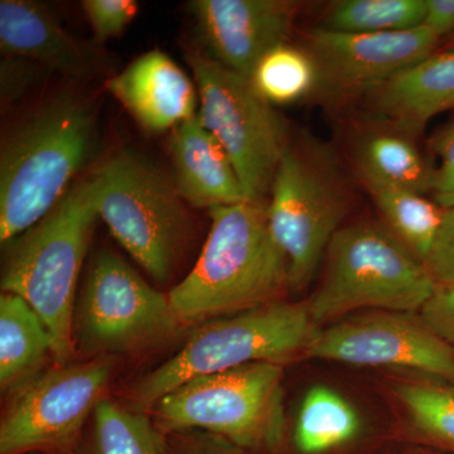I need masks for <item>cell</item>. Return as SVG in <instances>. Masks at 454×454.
<instances>
[{"label":"cell","mask_w":454,"mask_h":454,"mask_svg":"<svg viewBox=\"0 0 454 454\" xmlns=\"http://www.w3.org/2000/svg\"><path fill=\"white\" fill-rule=\"evenodd\" d=\"M426 0H345L337 3L321 28L343 33L411 31L422 27Z\"/></svg>","instance_id":"obj_24"},{"label":"cell","mask_w":454,"mask_h":454,"mask_svg":"<svg viewBox=\"0 0 454 454\" xmlns=\"http://www.w3.org/2000/svg\"><path fill=\"white\" fill-rule=\"evenodd\" d=\"M423 26L438 38L454 33V0H426Z\"/></svg>","instance_id":"obj_32"},{"label":"cell","mask_w":454,"mask_h":454,"mask_svg":"<svg viewBox=\"0 0 454 454\" xmlns=\"http://www.w3.org/2000/svg\"><path fill=\"white\" fill-rule=\"evenodd\" d=\"M419 317L430 331L454 348V288H438Z\"/></svg>","instance_id":"obj_30"},{"label":"cell","mask_w":454,"mask_h":454,"mask_svg":"<svg viewBox=\"0 0 454 454\" xmlns=\"http://www.w3.org/2000/svg\"><path fill=\"white\" fill-rule=\"evenodd\" d=\"M444 51H454V33L450 37V41L447 42L446 47H444Z\"/></svg>","instance_id":"obj_33"},{"label":"cell","mask_w":454,"mask_h":454,"mask_svg":"<svg viewBox=\"0 0 454 454\" xmlns=\"http://www.w3.org/2000/svg\"><path fill=\"white\" fill-rule=\"evenodd\" d=\"M360 418L345 397L325 387L307 393L295 424L294 439L304 454H319L351 441L360 430Z\"/></svg>","instance_id":"obj_21"},{"label":"cell","mask_w":454,"mask_h":454,"mask_svg":"<svg viewBox=\"0 0 454 454\" xmlns=\"http://www.w3.org/2000/svg\"><path fill=\"white\" fill-rule=\"evenodd\" d=\"M393 234L424 262L443 221L444 208L422 193L365 184Z\"/></svg>","instance_id":"obj_23"},{"label":"cell","mask_w":454,"mask_h":454,"mask_svg":"<svg viewBox=\"0 0 454 454\" xmlns=\"http://www.w3.org/2000/svg\"><path fill=\"white\" fill-rule=\"evenodd\" d=\"M367 97L405 133L422 130L430 119L454 109V51L433 53Z\"/></svg>","instance_id":"obj_18"},{"label":"cell","mask_w":454,"mask_h":454,"mask_svg":"<svg viewBox=\"0 0 454 454\" xmlns=\"http://www.w3.org/2000/svg\"><path fill=\"white\" fill-rule=\"evenodd\" d=\"M190 11L215 61L249 79L264 53L286 41L300 11L289 0H195Z\"/></svg>","instance_id":"obj_14"},{"label":"cell","mask_w":454,"mask_h":454,"mask_svg":"<svg viewBox=\"0 0 454 454\" xmlns=\"http://www.w3.org/2000/svg\"><path fill=\"white\" fill-rule=\"evenodd\" d=\"M417 454H441V453L428 452V450H420V452H418Z\"/></svg>","instance_id":"obj_34"},{"label":"cell","mask_w":454,"mask_h":454,"mask_svg":"<svg viewBox=\"0 0 454 454\" xmlns=\"http://www.w3.org/2000/svg\"><path fill=\"white\" fill-rule=\"evenodd\" d=\"M356 163L365 184L426 193L433 190L434 170L408 137L373 131L358 140Z\"/></svg>","instance_id":"obj_20"},{"label":"cell","mask_w":454,"mask_h":454,"mask_svg":"<svg viewBox=\"0 0 454 454\" xmlns=\"http://www.w3.org/2000/svg\"><path fill=\"white\" fill-rule=\"evenodd\" d=\"M433 148L437 152L439 167L434 170L433 193L435 202L441 207L454 206V121L439 131L434 138Z\"/></svg>","instance_id":"obj_29"},{"label":"cell","mask_w":454,"mask_h":454,"mask_svg":"<svg viewBox=\"0 0 454 454\" xmlns=\"http://www.w3.org/2000/svg\"><path fill=\"white\" fill-rule=\"evenodd\" d=\"M247 80L270 106L295 103L319 86L318 67L309 51L288 41L264 53Z\"/></svg>","instance_id":"obj_22"},{"label":"cell","mask_w":454,"mask_h":454,"mask_svg":"<svg viewBox=\"0 0 454 454\" xmlns=\"http://www.w3.org/2000/svg\"><path fill=\"white\" fill-rule=\"evenodd\" d=\"M439 38L426 27L411 31L343 33L316 29L309 51L319 86L334 97L369 95L385 82L433 55Z\"/></svg>","instance_id":"obj_13"},{"label":"cell","mask_w":454,"mask_h":454,"mask_svg":"<svg viewBox=\"0 0 454 454\" xmlns=\"http://www.w3.org/2000/svg\"><path fill=\"white\" fill-rule=\"evenodd\" d=\"M98 217L92 178L80 179L55 208L18 236L3 269V293L20 295L52 337L57 366L74 355V297Z\"/></svg>","instance_id":"obj_3"},{"label":"cell","mask_w":454,"mask_h":454,"mask_svg":"<svg viewBox=\"0 0 454 454\" xmlns=\"http://www.w3.org/2000/svg\"><path fill=\"white\" fill-rule=\"evenodd\" d=\"M0 49L70 77H85L91 57L49 8L31 0L0 2Z\"/></svg>","instance_id":"obj_17"},{"label":"cell","mask_w":454,"mask_h":454,"mask_svg":"<svg viewBox=\"0 0 454 454\" xmlns=\"http://www.w3.org/2000/svg\"><path fill=\"white\" fill-rule=\"evenodd\" d=\"M113 363L100 357L57 366L29 381L0 426V454L64 450L103 400Z\"/></svg>","instance_id":"obj_11"},{"label":"cell","mask_w":454,"mask_h":454,"mask_svg":"<svg viewBox=\"0 0 454 454\" xmlns=\"http://www.w3.org/2000/svg\"><path fill=\"white\" fill-rule=\"evenodd\" d=\"M82 7L98 41L121 35L139 12L134 0H83Z\"/></svg>","instance_id":"obj_27"},{"label":"cell","mask_w":454,"mask_h":454,"mask_svg":"<svg viewBox=\"0 0 454 454\" xmlns=\"http://www.w3.org/2000/svg\"><path fill=\"white\" fill-rule=\"evenodd\" d=\"M396 395L423 438L454 452V385L406 382Z\"/></svg>","instance_id":"obj_25"},{"label":"cell","mask_w":454,"mask_h":454,"mask_svg":"<svg viewBox=\"0 0 454 454\" xmlns=\"http://www.w3.org/2000/svg\"><path fill=\"white\" fill-rule=\"evenodd\" d=\"M269 196V229L286 256L289 286L300 291L315 277L340 230L342 193L321 164L288 146Z\"/></svg>","instance_id":"obj_10"},{"label":"cell","mask_w":454,"mask_h":454,"mask_svg":"<svg viewBox=\"0 0 454 454\" xmlns=\"http://www.w3.org/2000/svg\"><path fill=\"white\" fill-rule=\"evenodd\" d=\"M91 454H163L151 422L103 399L94 411Z\"/></svg>","instance_id":"obj_26"},{"label":"cell","mask_w":454,"mask_h":454,"mask_svg":"<svg viewBox=\"0 0 454 454\" xmlns=\"http://www.w3.org/2000/svg\"><path fill=\"white\" fill-rule=\"evenodd\" d=\"M283 365L250 364L191 379L153 406L164 429L200 428L247 448L274 446L283 430Z\"/></svg>","instance_id":"obj_7"},{"label":"cell","mask_w":454,"mask_h":454,"mask_svg":"<svg viewBox=\"0 0 454 454\" xmlns=\"http://www.w3.org/2000/svg\"><path fill=\"white\" fill-rule=\"evenodd\" d=\"M423 264L438 288H454V206L444 208L443 221Z\"/></svg>","instance_id":"obj_28"},{"label":"cell","mask_w":454,"mask_h":454,"mask_svg":"<svg viewBox=\"0 0 454 454\" xmlns=\"http://www.w3.org/2000/svg\"><path fill=\"white\" fill-rule=\"evenodd\" d=\"M199 116L225 148L249 201L264 202L288 149L284 121L249 80L205 53L190 52Z\"/></svg>","instance_id":"obj_8"},{"label":"cell","mask_w":454,"mask_h":454,"mask_svg":"<svg viewBox=\"0 0 454 454\" xmlns=\"http://www.w3.org/2000/svg\"><path fill=\"white\" fill-rule=\"evenodd\" d=\"M181 325L168 294L155 291L112 250L95 254L77 316L85 354L145 348L175 336Z\"/></svg>","instance_id":"obj_9"},{"label":"cell","mask_w":454,"mask_h":454,"mask_svg":"<svg viewBox=\"0 0 454 454\" xmlns=\"http://www.w3.org/2000/svg\"><path fill=\"white\" fill-rule=\"evenodd\" d=\"M306 356L355 366L404 367L454 384V348L411 313H372L337 322L318 330Z\"/></svg>","instance_id":"obj_12"},{"label":"cell","mask_w":454,"mask_h":454,"mask_svg":"<svg viewBox=\"0 0 454 454\" xmlns=\"http://www.w3.org/2000/svg\"><path fill=\"white\" fill-rule=\"evenodd\" d=\"M31 66L32 62L26 59L7 56L2 65L3 100L16 97L31 82V77L35 74Z\"/></svg>","instance_id":"obj_31"},{"label":"cell","mask_w":454,"mask_h":454,"mask_svg":"<svg viewBox=\"0 0 454 454\" xmlns=\"http://www.w3.org/2000/svg\"><path fill=\"white\" fill-rule=\"evenodd\" d=\"M92 181L98 217L116 241L158 282L168 280L187 232L176 184L129 151L110 158Z\"/></svg>","instance_id":"obj_6"},{"label":"cell","mask_w":454,"mask_h":454,"mask_svg":"<svg viewBox=\"0 0 454 454\" xmlns=\"http://www.w3.org/2000/svg\"><path fill=\"white\" fill-rule=\"evenodd\" d=\"M52 337L38 313L20 295L0 297V384L14 387L35 372L47 355Z\"/></svg>","instance_id":"obj_19"},{"label":"cell","mask_w":454,"mask_h":454,"mask_svg":"<svg viewBox=\"0 0 454 454\" xmlns=\"http://www.w3.org/2000/svg\"><path fill=\"white\" fill-rule=\"evenodd\" d=\"M325 256L324 279L307 301L317 325L361 309L420 312L438 289L422 260L372 223L340 229Z\"/></svg>","instance_id":"obj_4"},{"label":"cell","mask_w":454,"mask_h":454,"mask_svg":"<svg viewBox=\"0 0 454 454\" xmlns=\"http://www.w3.org/2000/svg\"><path fill=\"white\" fill-rule=\"evenodd\" d=\"M170 152L175 184L184 201L210 210L249 201L234 163L199 114L173 131Z\"/></svg>","instance_id":"obj_16"},{"label":"cell","mask_w":454,"mask_h":454,"mask_svg":"<svg viewBox=\"0 0 454 454\" xmlns=\"http://www.w3.org/2000/svg\"><path fill=\"white\" fill-rule=\"evenodd\" d=\"M97 143L94 114L82 98L47 100L5 137L0 151V241L46 217L74 184Z\"/></svg>","instance_id":"obj_2"},{"label":"cell","mask_w":454,"mask_h":454,"mask_svg":"<svg viewBox=\"0 0 454 454\" xmlns=\"http://www.w3.org/2000/svg\"><path fill=\"white\" fill-rule=\"evenodd\" d=\"M318 333L307 301H274L229 318L211 321L186 345L139 382L137 403L153 408L158 400L191 379L250 364L284 365L307 349Z\"/></svg>","instance_id":"obj_5"},{"label":"cell","mask_w":454,"mask_h":454,"mask_svg":"<svg viewBox=\"0 0 454 454\" xmlns=\"http://www.w3.org/2000/svg\"><path fill=\"white\" fill-rule=\"evenodd\" d=\"M106 88L145 130L160 133L196 115V83L168 55L149 51L113 76Z\"/></svg>","instance_id":"obj_15"},{"label":"cell","mask_w":454,"mask_h":454,"mask_svg":"<svg viewBox=\"0 0 454 454\" xmlns=\"http://www.w3.org/2000/svg\"><path fill=\"white\" fill-rule=\"evenodd\" d=\"M210 215L201 255L168 293L182 325L267 306L289 288L288 264L269 229L267 203L217 206Z\"/></svg>","instance_id":"obj_1"}]
</instances>
